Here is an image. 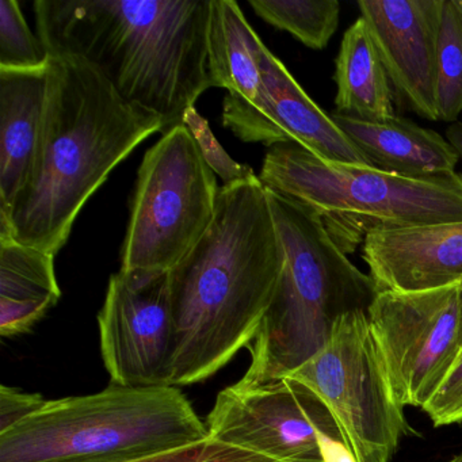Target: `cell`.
Wrapping results in <instances>:
<instances>
[{
    "mask_svg": "<svg viewBox=\"0 0 462 462\" xmlns=\"http://www.w3.org/2000/svg\"><path fill=\"white\" fill-rule=\"evenodd\" d=\"M283 262L258 175L221 186L212 226L169 273L175 326L172 385L208 380L254 342Z\"/></svg>",
    "mask_w": 462,
    "mask_h": 462,
    "instance_id": "cell-1",
    "label": "cell"
},
{
    "mask_svg": "<svg viewBox=\"0 0 462 462\" xmlns=\"http://www.w3.org/2000/svg\"><path fill=\"white\" fill-rule=\"evenodd\" d=\"M37 36L52 58L79 59L163 134L213 88L212 0H36Z\"/></svg>",
    "mask_w": 462,
    "mask_h": 462,
    "instance_id": "cell-2",
    "label": "cell"
},
{
    "mask_svg": "<svg viewBox=\"0 0 462 462\" xmlns=\"http://www.w3.org/2000/svg\"><path fill=\"white\" fill-rule=\"evenodd\" d=\"M44 129L25 188L0 212V235L58 255L86 202L137 145L162 132L158 116L124 101L85 61L52 58Z\"/></svg>",
    "mask_w": 462,
    "mask_h": 462,
    "instance_id": "cell-3",
    "label": "cell"
},
{
    "mask_svg": "<svg viewBox=\"0 0 462 462\" xmlns=\"http://www.w3.org/2000/svg\"><path fill=\"white\" fill-rule=\"evenodd\" d=\"M266 190L285 262L254 339L245 383H266L299 369L326 345L337 319L367 312L378 293L315 210Z\"/></svg>",
    "mask_w": 462,
    "mask_h": 462,
    "instance_id": "cell-4",
    "label": "cell"
},
{
    "mask_svg": "<svg viewBox=\"0 0 462 462\" xmlns=\"http://www.w3.org/2000/svg\"><path fill=\"white\" fill-rule=\"evenodd\" d=\"M209 438L177 386H123L48 402L0 434V462H134Z\"/></svg>",
    "mask_w": 462,
    "mask_h": 462,
    "instance_id": "cell-5",
    "label": "cell"
},
{
    "mask_svg": "<svg viewBox=\"0 0 462 462\" xmlns=\"http://www.w3.org/2000/svg\"><path fill=\"white\" fill-rule=\"evenodd\" d=\"M259 180L315 210L346 254L372 232L462 221V175L457 172L413 180L323 161L289 142L269 147Z\"/></svg>",
    "mask_w": 462,
    "mask_h": 462,
    "instance_id": "cell-6",
    "label": "cell"
},
{
    "mask_svg": "<svg viewBox=\"0 0 462 462\" xmlns=\"http://www.w3.org/2000/svg\"><path fill=\"white\" fill-rule=\"evenodd\" d=\"M218 191L188 128L163 134L137 171L120 272H171L212 226Z\"/></svg>",
    "mask_w": 462,
    "mask_h": 462,
    "instance_id": "cell-7",
    "label": "cell"
},
{
    "mask_svg": "<svg viewBox=\"0 0 462 462\" xmlns=\"http://www.w3.org/2000/svg\"><path fill=\"white\" fill-rule=\"evenodd\" d=\"M286 377L307 386L328 408L356 462H392L402 437L412 432L366 310L337 319L326 345Z\"/></svg>",
    "mask_w": 462,
    "mask_h": 462,
    "instance_id": "cell-8",
    "label": "cell"
},
{
    "mask_svg": "<svg viewBox=\"0 0 462 462\" xmlns=\"http://www.w3.org/2000/svg\"><path fill=\"white\" fill-rule=\"evenodd\" d=\"M367 318L394 396L423 410L461 354L459 283L378 291Z\"/></svg>",
    "mask_w": 462,
    "mask_h": 462,
    "instance_id": "cell-9",
    "label": "cell"
},
{
    "mask_svg": "<svg viewBox=\"0 0 462 462\" xmlns=\"http://www.w3.org/2000/svg\"><path fill=\"white\" fill-rule=\"evenodd\" d=\"M98 324L102 358L113 383L174 386L175 326L169 273L113 274Z\"/></svg>",
    "mask_w": 462,
    "mask_h": 462,
    "instance_id": "cell-10",
    "label": "cell"
},
{
    "mask_svg": "<svg viewBox=\"0 0 462 462\" xmlns=\"http://www.w3.org/2000/svg\"><path fill=\"white\" fill-rule=\"evenodd\" d=\"M320 399L293 378L237 381L208 416L209 438L275 462H327L316 426Z\"/></svg>",
    "mask_w": 462,
    "mask_h": 462,
    "instance_id": "cell-11",
    "label": "cell"
},
{
    "mask_svg": "<svg viewBox=\"0 0 462 462\" xmlns=\"http://www.w3.org/2000/svg\"><path fill=\"white\" fill-rule=\"evenodd\" d=\"M261 72V93L254 106L223 109V125L237 139L267 148L293 142L323 161L369 166L331 116L310 98L266 47Z\"/></svg>",
    "mask_w": 462,
    "mask_h": 462,
    "instance_id": "cell-12",
    "label": "cell"
},
{
    "mask_svg": "<svg viewBox=\"0 0 462 462\" xmlns=\"http://www.w3.org/2000/svg\"><path fill=\"white\" fill-rule=\"evenodd\" d=\"M445 0H359L392 88L420 117L438 121L437 52Z\"/></svg>",
    "mask_w": 462,
    "mask_h": 462,
    "instance_id": "cell-13",
    "label": "cell"
},
{
    "mask_svg": "<svg viewBox=\"0 0 462 462\" xmlns=\"http://www.w3.org/2000/svg\"><path fill=\"white\" fill-rule=\"evenodd\" d=\"M377 291H429L462 281V221L372 232L362 245Z\"/></svg>",
    "mask_w": 462,
    "mask_h": 462,
    "instance_id": "cell-14",
    "label": "cell"
},
{
    "mask_svg": "<svg viewBox=\"0 0 462 462\" xmlns=\"http://www.w3.org/2000/svg\"><path fill=\"white\" fill-rule=\"evenodd\" d=\"M331 117L373 169L413 180L456 174L458 153L432 129L397 116L385 121L358 120L339 113Z\"/></svg>",
    "mask_w": 462,
    "mask_h": 462,
    "instance_id": "cell-15",
    "label": "cell"
},
{
    "mask_svg": "<svg viewBox=\"0 0 462 462\" xmlns=\"http://www.w3.org/2000/svg\"><path fill=\"white\" fill-rule=\"evenodd\" d=\"M48 69H0V212L9 209L25 188L36 163L47 110Z\"/></svg>",
    "mask_w": 462,
    "mask_h": 462,
    "instance_id": "cell-16",
    "label": "cell"
},
{
    "mask_svg": "<svg viewBox=\"0 0 462 462\" xmlns=\"http://www.w3.org/2000/svg\"><path fill=\"white\" fill-rule=\"evenodd\" d=\"M55 256L0 235V335L28 332L58 304Z\"/></svg>",
    "mask_w": 462,
    "mask_h": 462,
    "instance_id": "cell-17",
    "label": "cell"
},
{
    "mask_svg": "<svg viewBox=\"0 0 462 462\" xmlns=\"http://www.w3.org/2000/svg\"><path fill=\"white\" fill-rule=\"evenodd\" d=\"M264 44L234 0H212L209 67L213 88L226 90L223 109L254 106L262 88Z\"/></svg>",
    "mask_w": 462,
    "mask_h": 462,
    "instance_id": "cell-18",
    "label": "cell"
},
{
    "mask_svg": "<svg viewBox=\"0 0 462 462\" xmlns=\"http://www.w3.org/2000/svg\"><path fill=\"white\" fill-rule=\"evenodd\" d=\"M337 113L364 121L396 117L393 91L364 18L346 31L335 61Z\"/></svg>",
    "mask_w": 462,
    "mask_h": 462,
    "instance_id": "cell-19",
    "label": "cell"
},
{
    "mask_svg": "<svg viewBox=\"0 0 462 462\" xmlns=\"http://www.w3.org/2000/svg\"><path fill=\"white\" fill-rule=\"evenodd\" d=\"M248 4L269 25L288 32L310 50H324L339 26L337 0H250Z\"/></svg>",
    "mask_w": 462,
    "mask_h": 462,
    "instance_id": "cell-20",
    "label": "cell"
},
{
    "mask_svg": "<svg viewBox=\"0 0 462 462\" xmlns=\"http://www.w3.org/2000/svg\"><path fill=\"white\" fill-rule=\"evenodd\" d=\"M435 105L438 120L456 123L462 113V15L453 0L443 2L437 52Z\"/></svg>",
    "mask_w": 462,
    "mask_h": 462,
    "instance_id": "cell-21",
    "label": "cell"
},
{
    "mask_svg": "<svg viewBox=\"0 0 462 462\" xmlns=\"http://www.w3.org/2000/svg\"><path fill=\"white\" fill-rule=\"evenodd\" d=\"M51 55L26 23L17 0H0V69L40 71Z\"/></svg>",
    "mask_w": 462,
    "mask_h": 462,
    "instance_id": "cell-22",
    "label": "cell"
},
{
    "mask_svg": "<svg viewBox=\"0 0 462 462\" xmlns=\"http://www.w3.org/2000/svg\"><path fill=\"white\" fill-rule=\"evenodd\" d=\"M182 124L193 136L205 163L215 172V175L223 180V186L236 185V183L245 182V180L256 177L250 166L237 163L221 147L210 129L209 123L199 115L196 106L188 109L183 116Z\"/></svg>",
    "mask_w": 462,
    "mask_h": 462,
    "instance_id": "cell-23",
    "label": "cell"
},
{
    "mask_svg": "<svg viewBox=\"0 0 462 462\" xmlns=\"http://www.w3.org/2000/svg\"><path fill=\"white\" fill-rule=\"evenodd\" d=\"M134 462H275L259 454L208 439Z\"/></svg>",
    "mask_w": 462,
    "mask_h": 462,
    "instance_id": "cell-24",
    "label": "cell"
},
{
    "mask_svg": "<svg viewBox=\"0 0 462 462\" xmlns=\"http://www.w3.org/2000/svg\"><path fill=\"white\" fill-rule=\"evenodd\" d=\"M423 411L437 427L462 423V354Z\"/></svg>",
    "mask_w": 462,
    "mask_h": 462,
    "instance_id": "cell-25",
    "label": "cell"
},
{
    "mask_svg": "<svg viewBox=\"0 0 462 462\" xmlns=\"http://www.w3.org/2000/svg\"><path fill=\"white\" fill-rule=\"evenodd\" d=\"M48 400L42 394L25 393L9 386H0V434L26 420L42 410Z\"/></svg>",
    "mask_w": 462,
    "mask_h": 462,
    "instance_id": "cell-26",
    "label": "cell"
},
{
    "mask_svg": "<svg viewBox=\"0 0 462 462\" xmlns=\"http://www.w3.org/2000/svg\"><path fill=\"white\" fill-rule=\"evenodd\" d=\"M446 139L453 145L462 161V123H454L446 131Z\"/></svg>",
    "mask_w": 462,
    "mask_h": 462,
    "instance_id": "cell-27",
    "label": "cell"
},
{
    "mask_svg": "<svg viewBox=\"0 0 462 462\" xmlns=\"http://www.w3.org/2000/svg\"><path fill=\"white\" fill-rule=\"evenodd\" d=\"M459 348L462 354V281L459 282Z\"/></svg>",
    "mask_w": 462,
    "mask_h": 462,
    "instance_id": "cell-28",
    "label": "cell"
},
{
    "mask_svg": "<svg viewBox=\"0 0 462 462\" xmlns=\"http://www.w3.org/2000/svg\"><path fill=\"white\" fill-rule=\"evenodd\" d=\"M446 462H462V453L457 454L453 458L448 459Z\"/></svg>",
    "mask_w": 462,
    "mask_h": 462,
    "instance_id": "cell-29",
    "label": "cell"
},
{
    "mask_svg": "<svg viewBox=\"0 0 462 462\" xmlns=\"http://www.w3.org/2000/svg\"><path fill=\"white\" fill-rule=\"evenodd\" d=\"M454 5H456L457 9H458V12L461 13L462 15V0H453Z\"/></svg>",
    "mask_w": 462,
    "mask_h": 462,
    "instance_id": "cell-30",
    "label": "cell"
}]
</instances>
